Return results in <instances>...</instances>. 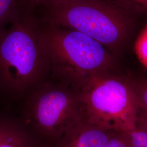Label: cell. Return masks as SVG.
Wrapping results in <instances>:
<instances>
[{
	"label": "cell",
	"instance_id": "cell-1",
	"mask_svg": "<svg viewBox=\"0 0 147 147\" xmlns=\"http://www.w3.org/2000/svg\"><path fill=\"white\" fill-rule=\"evenodd\" d=\"M39 22L41 47L58 76L76 87L93 75L113 71L115 59L100 42L75 30Z\"/></svg>",
	"mask_w": 147,
	"mask_h": 147
},
{
	"label": "cell",
	"instance_id": "cell-10",
	"mask_svg": "<svg viewBox=\"0 0 147 147\" xmlns=\"http://www.w3.org/2000/svg\"><path fill=\"white\" fill-rule=\"evenodd\" d=\"M135 51L140 62L147 69V25L137 38Z\"/></svg>",
	"mask_w": 147,
	"mask_h": 147
},
{
	"label": "cell",
	"instance_id": "cell-6",
	"mask_svg": "<svg viewBox=\"0 0 147 147\" xmlns=\"http://www.w3.org/2000/svg\"><path fill=\"white\" fill-rule=\"evenodd\" d=\"M112 132L84 120L54 141L53 147H106Z\"/></svg>",
	"mask_w": 147,
	"mask_h": 147
},
{
	"label": "cell",
	"instance_id": "cell-7",
	"mask_svg": "<svg viewBox=\"0 0 147 147\" xmlns=\"http://www.w3.org/2000/svg\"><path fill=\"white\" fill-rule=\"evenodd\" d=\"M0 147H34L31 138L14 119L0 113Z\"/></svg>",
	"mask_w": 147,
	"mask_h": 147
},
{
	"label": "cell",
	"instance_id": "cell-9",
	"mask_svg": "<svg viewBox=\"0 0 147 147\" xmlns=\"http://www.w3.org/2000/svg\"><path fill=\"white\" fill-rule=\"evenodd\" d=\"M136 97L140 110V116L147 119V79H129Z\"/></svg>",
	"mask_w": 147,
	"mask_h": 147
},
{
	"label": "cell",
	"instance_id": "cell-11",
	"mask_svg": "<svg viewBox=\"0 0 147 147\" xmlns=\"http://www.w3.org/2000/svg\"><path fill=\"white\" fill-rule=\"evenodd\" d=\"M125 133L131 147H147V132L136 127Z\"/></svg>",
	"mask_w": 147,
	"mask_h": 147
},
{
	"label": "cell",
	"instance_id": "cell-2",
	"mask_svg": "<svg viewBox=\"0 0 147 147\" xmlns=\"http://www.w3.org/2000/svg\"><path fill=\"white\" fill-rule=\"evenodd\" d=\"M43 7L40 22L82 32L111 53L124 46L131 31L130 12L113 0H73Z\"/></svg>",
	"mask_w": 147,
	"mask_h": 147
},
{
	"label": "cell",
	"instance_id": "cell-3",
	"mask_svg": "<svg viewBox=\"0 0 147 147\" xmlns=\"http://www.w3.org/2000/svg\"><path fill=\"white\" fill-rule=\"evenodd\" d=\"M33 13L0 31V94L13 96L36 81L50 66Z\"/></svg>",
	"mask_w": 147,
	"mask_h": 147
},
{
	"label": "cell",
	"instance_id": "cell-15",
	"mask_svg": "<svg viewBox=\"0 0 147 147\" xmlns=\"http://www.w3.org/2000/svg\"><path fill=\"white\" fill-rule=\"evenodd\" d=\"M137 127L147 132V118L139 115L137 121Z\"/></svg>",
	"mask_w": 147,
	"mask_h": 147
},
{
	"label": "cell",
	"instance_id": "cell-8",
	"mask_svg": "<svg viewBox=\"0 0 147 147\" xmlns=\"http://www.w3.org/2000/svg\"><path fill=\"white\" fill-rule=\"evenodd\" d=\"M24 13L21 0H0V31L20 19Z\"/></svg>",
	"mask_w": 147,
	"mask_h": 147
},
{
	"label": "cell",
	"instance_id": "cell-14",
	"mask_svg": "<svg viewBox=\"0 0 147 147\" xmlns=\"http://www.w3.org/2000/svg\"><path fill=\"white\" fill-rule=\"evenodd\" d=\"M106 147H131L125 133L112 131Z\"/></svg>",
	"mask_w": 147,
	"mask_h": 147
},
{
	"label": "cell",
	"instance_id": "cell-5",
	"mask_svg": "<svg viewBox=\"0 0 147 147\" xmlns=\"http://www.w3.org/2000/svg\"><path fill=\"white\" fill-rule=\"evenodd\" d=\"M30 109L37 131L54 141L84 120L77 91L63 87H49L39 90Z\"/></svg>",
	"mask_w": 147,
	"mask_h": 147
},
{
	"label": "cell",
	"instance_id": "cell-13",
	"mask_svg": "<svg viewBox=\"0 0 147 147\" xmlns=\"http://www.w3.org/2000/svg\"><path fill=\"white\" fill-rule=\"evenodd\" d=\"M73 0H21V5L25 12L33 13L34 8L39 5L46 6Z\"/></svg>",
	"mask_w": 147,
	"mask_h": 147
},
{
	"label": "cell",
	"instance_id": "cell-4",
	"mask_svg": "<svg viewBox=\"0 0 147 147\" xmlns=\"http://www.w3.org/2000/svg\"><path fill=\"white\" fill-rule=\"evenodd\" d=\"M84 121L110 131L137 127L140 114L129 79L113 71L93 75L76 87Z\"/></svg>",
	"mask_w": 147,
	"mask_h": 147
},
{
	"label": "cell",
	"instance_id": "cell-12",
	"mask_svg": "<svg viewBox=\"0 0 147 147\" xmlns=\"http://www.w3.org/2000/svg\"><path fill=\"white\" fill-rule=\"evenodd\" d=\"M126 11H142L147 13V0H113Z\"/></svg>",
	"mask_w": 147,
	"mask_h": 147
}]
</instances>
